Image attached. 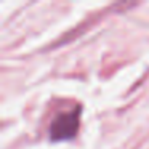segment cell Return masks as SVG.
<instances>
[{"instance_id":"obj_1","label":"cell","mask_w":149,"mask_h":149,"mask_svg":"<svg viewBox=\"0 0 149 149\" xmlns=\"http://www.w3.org/2000/svg\"><path fill=\"white\" fill-rule=\"evenodd\" d=\"M79 119H80V107H75L71 112H63L53 120L50 125V136L55 141L69 139L77 133Z\"/></svg>"}]
</instances>
